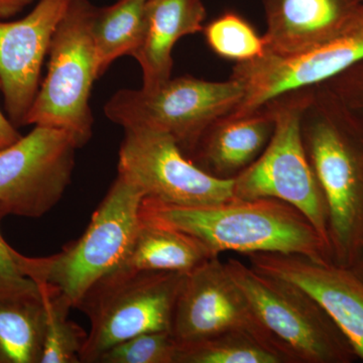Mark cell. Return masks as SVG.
Segmentation results:
<instances>
[{
  "label": "cell",
  "mask_w": 363,
  "mask_h": 363,
  "mask_svg": "<svg viewBox=\"0 0 363 363\" xmlns=\"http://www.w3.org/2000/svg\"><path fill=\"white\" fill-rule=\"evenodd\" d=\"M140 215L222 252L296 255L331 262V252L304 215L276 199H233L211 206H177L143 197Z\"/></svg>",
  "instance_id": "obj_1"
},
{
  "label": "cell",
  "mask_w": 363,
  "mask_h": 363,
  "mask_svg": "<svg viewBox=\"0 0 363 363\" xmlns=\"http://www.w3.org/2000/svg\"><path fill=\"white\" fill-rule=\"evenodd\" d=\"M302 128L328 209L332 257L350 267L363 250V121L322 84L313 87Z\"/></svg>",
  "instance_id": "obj_2"
},
{
  "label": "cell",
  "mask_w": 363,
  "mask_h": 363,
  "mask_svg": "<svg viewBox=\"0 0 363 363\" xmlns=\"http://www.w3.org/2000/svg\"><path fill=\"white\" fill-rule=\"evenodd\" d=\"M143 197L135 184L118 174L79 240L45 257H28L14 250L21 269L35 284L54 289L72 308L77 307L86 293L128 257L140 225Z\"/></svg>",
  "instance_id": "obj_3"
},
{
  "label": "cell",
  "mask_w": 363,
  "mask_h": 363,
  "mask_svg": "<svg viewBox=\"0 0 363 363\" xmlns=\"http://www.w3.org/2000/svg\"><path fill=\"white\" fill-rule=\"evenodd\" d=\"M312 89L289 93L271 102L274 131L259 157L234 177V197L286 203L304 215L331 252L328 209L303 136V116Z\"/></svg>",
  "instance_id": "obj_4"
},
{
  "label": "cell",
  "mask_w": 363,
  "mask_h": 363,
  "mask_svg": "<svg viewBox=\"0 0 363 363\" xmlns=\"http://www.w3.org/2000/svg\"><path fill=\"white\" fill-rule=\"evenodd\" d=\"M96 9L89 0H71L52 35L47 76L25 121L65 131L78 149L93 133L89 100L98 74L91 26Z\"/></svg>",
  "instance_id": "obj_5"
},
{
  "label": "cell",
  "mask_w": 363,
  "mask_h": 363,
  "mask_svg": "<svg viewBox=\"0 0 363 363\" xmlns=\"http://www.w3.org/2000/svg\"><path fill=\"white\" fill-rule=\"evenodd\" d=\"M242 97V87L235 79L207 81L182 76L155 89L118 90L105 104L104 113L123 130L168 133L186 154L194 152L203 135L228 116Z\"/></svg>",
  "instance_id": "obj_6"
},
{
  "label": "cell",
  "mask_w": 363,
  "mask_h": 363,
  "mask_svg": "<svg viewBox=\"0 0 363 363\" xmlns=\"http://www.w3.org/2000/svg\"><path fill=\"white\" fill-rule=\"evenodd\" d=\"M186 274L116 269L86 293L77 309L91 329L81 363L97 358L126 339L149 332H172L174 309Z\"/></svg>",
  "instance_id": "obj_7"
},
{
  "label": "cell",
  "mask_w": 363,
  "mask_h": 363,
  "mask_svg": "<svg viewBox=\"0 0 363 363\" xmlns=\"http://www.w3.org/2000/svg\"><path fill=\"white\" fill-rule=\"evenodd\" d=\"M257 321L283 350L315 363L350 362L345 336L302 291L236 259L224 264Z\"/></svg>",
  "instance_id": "obj_8"
},
{
  "label": "cell",
  "mask_w": 363,
  "mask_h": 363,
  "mask_svg": "<svg viewBox=\"0 0 363 363\" xmlns=\"http://www.w3.org/2000/svg\"><path fill=\"white\" fill-rule=\"evenodd\" d=\"M363 60V6L354 21L335 37L305 51L279 56L267 54L236 63L231 78L240 82L243 97L228 116L240 118L274 100L316 87Z\"/></svg>",
  "instance_id": "obj_9"
},
{
  "label": "cell",
  "mask_w": 363,
  "mask_h": 363,
  "mask_svg": "<svg viewBox=\"0 0 363 363\" xmlns=\"http://www.w3.org/2000/svg\"><path fill=\"white\" fill-rule=\"evenodd\" d=\"M118 174L145 198L177 206H211L235 199L234 179L211 175L187 159L168 133L124 130Z\"/></svg>",
  "instance_id": "obj_10"
},
{
  "label": "cell",
  "mask_w": 363,
  "mask_h": 363,
  "mask_svg": "<svg viewBox=\"0 0 363 363\" xmlns=\"http://www.w3.org/2000/svg\"><path fill=\"white\" fill-rule=\"evenodd\" d=\"M77 145L65 131L35 126L0 150V209L39 218L58 204L72 182Z\"/></svg>",
  "instance_id": "obj_11"
},
{
  "label": "cell",
  "mask_w": 363,
  "mask_h": 363,
  "mask_svg": "<svg viewBox=\"0 0 363 363\" xmlns=\"http://www.w3.org/2000/svg\"><path fill=\"white\" fill-rule=\"evenodd\" d=\"M242 333L281 350L257 321L247 300L216 257L188 274L177 298L172 334L179 344Z\"/></svg>",
  "instance_id": "obj_12"
},
{
  "label": "cell",
  "mask_w": 363,
  "mask_h": 363,
  "mask_svg": "<svg viewBox=\"0 0 363 363\" xmlns=\"http://www.w3.org/2000/svg\"><path fill=\"white\" fill-rule=\"evenodd\" d=\"M71 0H40L28 16L0 20V87L9 119L25 125L40 89V78L52 35Z\"/></svg>",
  "instance_id": "obj_13"
},
{
  "label": "cell",
  "mask_w": 363,
  "mask_h": 363,
  "mask_svg": "<svg viewBox=\"0 0 363 363\" xmlns=\"http://www.w3.org/2000/svg\"><path fill=\"white\" fill-rule=\"evenodd\" d=\"M250 255L255 269L291 284L311 298L363 360V281L352 269L296 255Z\"/></svg>",
  "instance_id": "obj_14"
},
{
  "label": "cell",
  "mask_w": 363,
  "mask_h": 363,
  "mask_svg": "<svg viewBox=\"0 0 363 363\" xmlns=\"http://www.w3.org/2000/svg\"><path fill=\"white\" fill-rule=\"evenodd\" d=\"M267 54L288 56L343 32L359 13L363 0H262Z\"/></svg>",
  "instance_id": "obj_15"
},
{
  "label": "cell",
  "mask_w": 363,
  "mask_h": 363,
  "mask_svg": "<svg viewBox=\"0 0 363 363\" xmlns=\"http://www.w3.org/2000/svg\"><path fill=\"white\" fill-rule=\"evenodd\" d=\"M205 18L203 0H147L142 43L131 56L142 69L143 89L171 79L174 47L182 38L202 32Z\"/></svg>",
  "instance_id": "obj_16"
},
{
  "label": "cell",
  "mask_w": 363,
  "mask_h": 363,
  "mask_svg": "<svg viewBox=\"0 0 363 363\" xmlns=\"http://www.w3.org/2000/svg\"><path fill=\"white\" fill-rule=\"evenodd\" d=\"M274 128L271 104L240 118L223 117L203 135L192 152L193 162L211 175L228 179L227 176L240 173L257 159Z\"/></svg>",
  "instance_id": "obj_17"
},
{
  "label": "cell",
  "mask_w": 363,
  "mask_h": 363,
  "mask_svg": "<svg viewBox=\"0 0 363 363\" xmlns=\"http://www.w3.org/2000/svg\"><path fill=\"white\" fill-rule=\"evenodd\" d=\"M209 259L199 241L140 215L130 252L117 269L188 274Z\"/></svg>",
  "instance_id": "obj_18"
},
{
  "label": "cell",
  "mask_w": 363,
  "mask_h": 363,
  "mask_svg": "<svg viewBox=\"0 0 363 363\" xmlns=\"http://www.w3.org/2000/svg\"><path fill=\"white\" fill-rule=\"evenodd\" d=\"M45 319L40 291L0 297V363H40Z\"/></svg>",
  "instance_id": "obj_19"
},
{
  "label": "cell",
  "mask_w": 363,
  "mask_h": 363,
  "mask_svg": "<svg viewBox=\"0 0 363 363\" xmlns=\"http://www.w3.org/2000/svg\"><path fill=\"white\" fill-rule=\"evenodd\" d=\"M147 0H117L111 6L96 9L91 26L98 78L116 60L133 56L145 32Z\"/></svg>",
  "instance_id": "obj_20"
},
{
  "label": "cell",
  "mask_w": 363,
  "mask_h": 363,
  "mask_svg": "<svg viewBox=\"0 0 363 363\" xmlns=\"http://www.w3.org/2000/svg\"><path fill=\"white\" fill-rule=\"evenodd\" d=\"M276 348L242 333H228L198 342L179 344L176 363H278Z\"/></svg>",
  "instance_id": "obj_21"
},
{
  "label": "cell",
  "mask_w": 363,
  "mask_h": 363,
  "mask_svg": "<svg viewBox=\"0 0 363 363\" xmlns=\"http://www.w3.org/2000/svg\"><path fill=\"white\" fill-rule=\"evenodd\" d=\"M45 308V331L40 363H81L80 353L88 334L68 319L72 306L61 294L37 284Z\"/></svg>",
  "instance_id": "obj_22"
},
{
  "label": "cell",
  "mask_w": 363,
  "mask_h": 363,
  "mask_svg": "<svg viewBox=\"0 0 363 363\" xmlns=\"http://www.w3.org/2000/svg\"><path fill=\"white\" fill-rule=\"evenodd\" d=\"M207 45L221 58L236 63L264 56L266 42L245 18L228 11L203 28Z\"/></svg>",
  "instance_id": "obj_23"
},
{
  "label": "cell",
  "mask_w": 363,
  "mask_h": 363,
  "mask_svg": "<svg viewBox=\"0 0 363 363\" xmlns=\"http://www.w3.org/2000/svg\"><path fill=\"white\" fill-rule=\"evenodd\" d=\"M179 343L172 332H149L105 350L97 363H176Z\"/></svg>",
  "instance_id": "obj_24"
},
{
  "label": "cell",
  "mask_w": 363,
  "mask_h": 363,
  "mask_svg": "<svg viewBox=\"0 0 363 363\" xmlns=\"http://www.w3.org/2000/svg\"><path fill=\"white\" fill-rule=\"evenodd\" d=\"M6 214L0 209V220ZM14 250L0 233V297L39 293V286L21 269Z\"/></svg>",
  "instance_id": "obj_25"
},
{
  "label": "cell",
  "mask_w": 363,
  "mask_h": 363,
  "mask_svg": "<svg viewBox=\"0 0 363 363\" xmlns=\"http://www.w3.org/2000/svg\"><path fill=\"white\" fill-rule=\"evenodd\" d=\"M324 85L363 121V60Z\"/></svg>",
  "instance_id": "obj_26"
},
{
  "label": "cell",
  "mask_w": 363,
  "mask_h": 363,
  "mask_svg": "<svg viewBox=\"0 0 363 363\" xmlns=\"http://www.w3.org/2000/svg\"><path fill=\"white\" fill-rule=\"evenodd\" d=\"M21 136L16 130V125L0 111V150L11 147L21 140Z\"/></svg>",
  "instance_id": "obj_27"
},
{
  "label": "cell",
  "mask_w": 363,
  "mask_h": 363,
  "mask_svg": "<svg viewBox=\"0 0 363 363\" xmlns=\"http://www.w3.org/2000/svg\"><path fill=\"white\" fill-rule=\"evenodd\" d=\"M33 0H0V20L13 18L20 13Z\"/></svg>",
  "instance_id": "obj_28"
},
{
  "label": "cell",
  "mask_w": 363,
  "mask_h": 363,
  "mask_svg": "<svg viewBox=\"0 0 363 363\" xmlns=\"http://www.w3.org/2000/svg\"><path fill=\"white\" fill-rule=\"evenodd\" d=\"M350 269H352L363 281V250L358 255L357 259L354 260Z\"/></svg>",
  "instance_id": "obj_29"
}]
</instances>
